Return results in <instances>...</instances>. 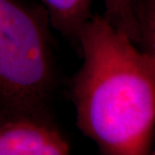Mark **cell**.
Segmentation results:
<instances>
[{
    "label": "cell",
    "mask_w": 155,
    "mask_h": 155,
    "mask_svg": "<svg viewBox=\"0 0 155 155\" xmlns=\"http://www.w3.org/2000/svg\"><path fill=\"white\" fill-rule=\"evenodd\" d=\"M79 46L83 64L71 87L78 128L103 154L148 153L155 125V54L104 15L84 24Z\"/></svg>",
    "instance_id": "6da1fadb"
},
{
    "label": "cell",
    "mask_w": 155,
    "mask_h": 155,
    "mask_svg": "<svg viewBox=\"0 0 155 155\" xmlns=\"http://www.w3.org/2000/svg\"><path fill=\"white\" fill-rule=\"evenodd\" d=\"M48 23L43 7L0 0V118L49 117L55 69Z\"/></svg>",
    "instance_id": "7a4b0ae2"
},
{
    "label": "cell",
    "mask_w": 155,
    "mask_h": 155,
    "mask_svg": "<svg viewBox=\"0 0 155 155\" xmlns=\"http://www.w3.org/2000/svg\"><path fill=\"white\" fill-rule=\"evenodd\" d=\"M69 153V142L51 117L18 114L0 118V155Z\"/></svg>",
    "instance_id": "3957f363"
},
{
    "label": "cell",
    "mask_w": 155,
    "mask_h": 155,
    "mask_svg": "<svg viewBox=\"0 0 155 155\" xmlns=\"http://www.w3.org/2000/svg\"><path fill=\"white\" fill-rule=\"evenodd\" d=\"M49 23L64 38L79 46L81 28L90 19L93 0H39Z\"/></svg>",
    "instance_id": "277c9868"
},
{
    "label": "cell",
    "mask_w": 155,
    "mask_h": 155,
    "mask_svg": "<svg viewBox=\"0 0 155 155\" xmlns=\"http://www.w3.org/2000/svg\"><path fill=\"white\" fill-rule=\"evenodd\" d=\"M104 16L116 28L125 32L137 45L138 30L134 10V0H104Z\"/></svg>",
    "instance_id": "5b68a950"
},
{
    "label": "cell",
    "mask_w": 155,
    "mask_h": 155,
    "mask_svg": "<svg viewBox=\"0 0 155 155\" xmlns=\"http://www.w3.org/2000/svg\"><path fill=\"white\" fill-rule=\"evenodd\" d=\"M137 45L155 54V0H134Z\"/></svg>",
    "instance_id": "8992f818"
},
{
    "label": "cell",
    "mask_w": 155,
    "mask_h": 155,
    "mask_svg": "<svg viewBox=\"0 0 155 155\" xmlns=\"http://www.w3.org/2000/svg\"><path fill=\"white\" fill-rule=\"evenodd\" d=\"M153 154H155V148H154V151H153Z\"/></svg>",
    "instance_id": "52a82bcc"
}]
</instances>
